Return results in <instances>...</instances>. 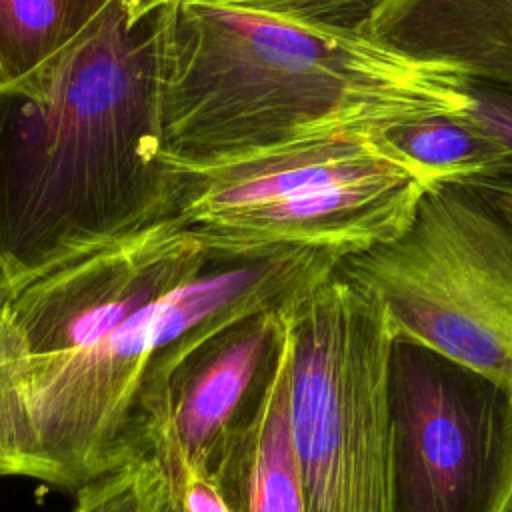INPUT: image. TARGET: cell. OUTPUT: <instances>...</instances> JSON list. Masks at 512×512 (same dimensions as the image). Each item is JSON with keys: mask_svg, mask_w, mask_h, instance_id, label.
Returning a JSON list of instances; mask_svg holds the SVG:
<instances>
[{"mask_svg": "<svg viewBox=\"0 0 512 512\" xmlns=\"http://www.w3.org/2000/svg\"><path fill=\"white\" fill-rule=\"evenodd\" d=\"M474 188L480 196H484L492 204H508L512 206V178H494V180H478L466 184Z\"/></svg>", "mask_w": 512, "mask_h": 512, "instance_id": "cell-19", "label": "cell"}, {"mask_svg": "<svg viewBox=\"0 0 512 512\" xmlns=\"http://www.w3.org/2000/svg\"><path fill=\"white\" fill-rule=\"evenodd\" d=\"M172 0H124V6H126V12H128V18L132 22L168 6Z\"/></svg>", "mask_w": 512, "mask_h": 512, "instance_id": "cell-20", "label": "cell"}, {"mask_svg": "<svg viewBox=\"0 0 512 512\" xmlns=\"http://www.w3.org/2000/svg\"><path fill=\"white\" fill-rule=\"evenodd\" d=\"M390 512H512V386L410 342L388 360Z\"/></svg>", "mask_w": 512, "mask_h": 512, "instance_id": "cell-5", "label": "cell"}, {"mask_svg": "<svg viewBox=\"0 0 512 512\" xmlns=\"http://www.w3.org/2000/svg\"><path fill=\"white\" fill-rule=\"evenodd\" d=\"M114 0H0V88L72 46Z\"/></svg>", "mask_w": 512, "mask_h": 512, "instance_id": "cell-12", "label": "cell"}, {"mask_svg": "<svg viewBox=\"0 0 512 512\" xmlns=\"http://www.w3.org/2000/svg\"><path fill=\"white\" fill-rule=\"evenodd\" d=\"M490 204H492V202H490ZM492 206H494V208H498L504 216H508V218L512 220V206H508V204H492Z\"/></svg>", "mask_w": 512, "mask_h": 512, "instance_id": "cell-21", "label": "cell"}, {"mask_svg": "<svg viewBox=\"0 0 512 512\" xmlns=\"http://www.w3.org/2000/svg\"><path fill=\"white\" fill-rule=\"evenodd\" d=\"M404 54L462 66L512 94V0H378L356 24Z\"/></svg>", "mask_w": 512, "mask_h": 512, "instance_id": "cell-10", "label": "cell"}, {"mask_svg": "<svg viewBox=\"0 0 512 512\" xmlns=\"http://www.w3.org/2000/svg\"><path fill=\"white\" fill-rule=\"evenodd\" d=\"M214 2L252 10V12L274 16V18L356 28V24L370 12V8L378 0H214Z\"/></svg>", "mask_w": 512, "mask_h": 512, "instance_id": "cell-16", "label": "cell"}, {"mask_svg": "<svg viewBox=\"0 0 512 512\" xmlns=\"http://www.w3.org/2000/svg\"><path fill=\"white\" fill-rule=\"evenodd\" d=\"M394 340L512 386V220L466 184L430 190L394 240L338 262Z\"/></svg>", "mask_w": 512, "mask_h": 512, "instance_id": "cell-4", "label": "cell"}, {"mask_svg": "<svg viewBox=\"0 0 512 512\" xmlns=\"http://www.w3.org/2000/svg\"><path fill=\"white\" fill-rule=\"evenodd\" d=\"M172 512H232L212 474L198 468H182L170 480Z\"/></svg>", "mask_w": 512, "mask_h": 512, "instance_id": "cell-18", "label": "cell"}, {"mask_svg": "<svg viewBox=\"0 0 512 512\" xmlns=\"http://www.w3.org/2000/svg\"><path fill=\"white\" fill-rule=\"evenodd\" d=\"M76 494L72 512H172L170 482L158 456L116 468Z\"/></svg>", "mask_w": 512, "mask_h": 512, "instance_id": "cell-15", "label": "cell"}, {"mask_svg": "<svg viewBox=\"0 0 512 512\" xmlns=\"http://www.w3.org/2000/svg\"><path fill=\"white\" fill-rule=\"evenodd\" d=\"M206 262L196 232L178 216H166L16 288L12 304L30 354L28 390Z\"/></svg>", "mask_w": 512, "mask_h": 512, "instance_id": "cell-6", "label": "cell"}, {"mask_svg": "<svg viewBox=\"0 0 512 512\" xmlns=\"http://www.w3.org/2000/svg\"><path fill=\"white\" fill-rule=\"evenodd\" d=\"M28 372L30 354L14 312L12 288L0 282V476L30 478L36 438Z\"/></svg>", "mask_w": 512, "mask_h": 512, "instance_id": "cell-14", "label": "cell"}, {"mask_svg": "<svg viewBox=\"0 0 512 512\" xmlns=\"http://www.w3.org/2000/svg\"><path fill=\"white\" fill-rule=\"evenodd\" d=\"M282 354L278 308L194 346L168 374L156 456L168 482L182 468L210 470L262 406Z\"/></svg>", "mask_w": 512, "mask_h": 512, "instance_id": "cell-7", "label": "cell"}, {"mask_svg": "<svg viewBox=\"0 0 512 512\" xmlns=\"http://www.w3.org/2000/svg\"><path fill=\"white\" fill-rule=\"evenodd\" d=\"M434 188L420 178L344 182L230 212L192 230L212 260H254L286 250H312L344 260L398 238Z\"/></svg>", "mask_w": 512, "mask_h": 512, "instance_id": "cell-8", "label": "cell"}, {"mask_svg": "<svg viewBox=\"0 0 512 512\" xmlns=\"http://www.w3.org/2000/svg\"><path fill=\"white\" fill-rule=\"evenodd\" d=\"M466 124L498 142L512 162V94L474 84L472 106L460 116Z\"/></svg>", "mask_w": 512, "mask_h": 512, "instance_id": "cell-17", "label": "cell"}, {"mask_svg": "<svg viewBox=\"0 0 512 512\" xmlns=\"http://www.w3.org/2000/svg\"><path fill=\"white\" fill-rule=\"evenodd\" d=\"M172 174L174 216L188 228L344 182L420 178L440 186L392 146L384 132L264 148L204 166L172 170Z\"/></svg>", "mask_w": 512, "mask_h": 512, "instance_id": "cell-9", "label": "cell"}, {"mask_svg": "<svg viewBox=\"0 0 512 512\" xmlns=\"http://www.w3.org/2000/svg\"><path fill=\"white\" fill-rule=\"evenodd\" d=\"M384 136L436 184L512 178L504 148L460 116L404 122L388 128Z\"/></svg>", "mask_w": 512, "mask_h": 512, "instance_id": "cell-13", "label": "cell"}, {"mask_svg": "<svg viewBox=\"0 0 512 512\" xmlns=\"http://www.w3.org/2000/svg\"><path fill=\"white\" fill-rule=\"evenodd\" d=\"M474 80L348 26L286 20L214 0L158 14L156 122L168 168L254 150L462 116Z\"/></svg>", "mask_w": 512, "mask_h": 512, "instance_id": "cell-1", "label": "cell"}, {"mask_svg": "<svg viewBox=\"0 0 512 512\" xmlns=\"http://www.w3.org/2000/svg\"><path fill=\"white\" fill-rule=\"evenodd\" d=\"M278 314L306 512H390L394 336L380 302L336 264L290 294Z\"/></svg>", "mask_w": 512, "mask_h": 512, "instance_id": "cell-3", "label": "cell"}, {"mask_svg": "<svg viewBox=\"0 0 512 512\" xmlns=\"http://www.w3.org/2000/svg\"><path fill=\"white\" fill-rule=\"evenodd\" d=\"M160 10L114 0L64 52L0 88V282L20 288L174 216L156 122Z\"/></svg>", "mask_w": 512, "mask_h": 512, "instance_id": "cell-2", "label": "cell"}, {"mask_svg": "<svg viewBox=\"0 0 512 512\" xmlns=\"http://www.w3.org/2000/svg\"><path fill=\"white\" fill-rule=\"evenodd\" d=\"M210 474L232 512H306L290 430V360L284 328L280 362L260 410L224 448Z\"/></svg>", "mask_w": 512, "mask_h": 512, "instance_id": "cell-11", "label": "cell"}]
</instances>
